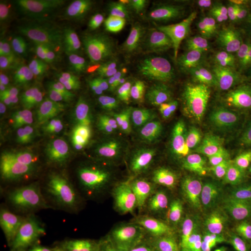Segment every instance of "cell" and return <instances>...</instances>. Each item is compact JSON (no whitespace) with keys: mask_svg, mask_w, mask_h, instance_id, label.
Listing matches in <instances>:
<instances>
[{"mask_svg":"<svg viewBox=\"0 0 251 251\" xmlns=\"http://www.w3.org/2000/svg\"><path fill=\"white\" fill-rule=\"evenodd\" d=\"M163 80L171 106L187 129L208 125L231 105L227 82L207 66L175 67L165 74Z\"/></svg>","mask_w":251,"mask_h":251,"instance_id":"6da1fadb","label":"cell"},{"mask_svg":"<svg viewBox=\"0 0 251 251\" xmlns=\"http://www.w3.org/2000/svg\"><path fill=\"white\" fill-rule=\"evenodd\" d=\"M36 63L69 87L84 88L110 97L125 94V61L105 51L56 47L36 54Z\"/></svg>","mask_w":251,"mask_h":251,"instance_id":"7a4b0ae2","label":"cell"},{"mask_svg":"<svg viewBox=\"0 0 251 251\" xmlns=\"http://www.w3.org/2000/svg\"><path fill=\"white\" fill-rule=\"evenodd\" d=\"M129 4L126 0H34L30 7L48 30L71 37L106 25Z\"/></svg>","mask_w":251,"mask_h":251,"instance_id":"3957f363","label":"cell"},{"mask_svg":"<svg viewBox=\"0 0 251 251\" xmlns=\"http://www.w3.org/2000/svg\"><path fill=\"white\" fill-rule=\"evenodd\" d=\"M131 209L108 203L98 197L88 199L74 220V239L76 247L89 249L93 244L130 220Z\"/></svg>","mask_w":251,"mask_h":251,"instance_id":"277c9868","label":"cell"},{"mask_svg":"<svg viewBox=\"0 0 251 251\" xmlns=\"http://www.w3.org/2000/svg\"><path fill=\"white\" fill-rule=\"evenodd\" d=\"M187 9V4L181 0L147 1L132 16L129 34L143 40H162L181 22Z\"/></svg>","mask_w":251,"mask_h":251,"instance_id":"5b68a950","label":"cell"},{"mask_svg":"<svg viewBox=\"0 0 251 251\" xmlns=\"http://www.w3.org/2000/svg\"><path fill=\"white\" fill-rule=\"evenodd\" d=\"M125 94L135 110L155 108L163 94V84L150 61L142 54L125 61Z\"/></svg>","mask_w":251,"mask_h":251,"instance_id":"8992f818","label":"cell"},{"mask_svg":"<svg viewBox=\"0 0 251 251\" xmlns=\"http://www.w3.org/2000/svg\"><path fill=\"white\" fill-rule=\"evenodd\" d=\"M148 231L156 250L180 251L184 245L179 207L166 193H160L155 199L148 219Z\"/></svg>","mask_w":251,"mask_h":251,"instance_id":"52a82bcc","label":"cell"},{"mask_svg":"<svg viewBox=\"0 0 251 251\" xmlns=\"http://www.w3.org/2000/svg\"><path fill=\"white\" fill-rule=\"evenodd\" d=\"M68 153L57 132L39 129L30 137L25 155L32 171L49 173L57 170L66 159Z\"/></svg>","mask_w":251,"mask_h":251,"instance_id":"ba28073f","label":"cell"},{"mask_svg":"<svg viewBox=\"0 0 251 251\" xmlns=\"http://www.w3.org/2000/svg\"><path fill=\"white\" fill-rule=\"evenodd\" d=\"M137 125L143 142L154 149H163L174 143L177 130L171 118L156 108L136 110Z\"/></svg>","mask_w":251,"mask_h":251,"instance_id":"9c48e42d","label":"cell"},{"mask_svg":"<svg viewBox=\"0 0 251 251\" xmlns=\"http://www.w3.org/2000/svg\"><path fill=\"white\" fill-rule=\"evenodd\" d=\"M66 245V231L63 223L50 218L28 225L23 234L25 251H54Z\"/></svg>","mask_w":251,"mask_h":251,"instance_id":"30bf717a","label":"cell"},{"mask_svg":"<svg viewBox=\"0 0 251 251\" xmlns=\"http://www.w3.org/2000/svg\"><path fill=\"white\" fill-rule=\"evenodd\" d=\"M251 48V38L219 31L208 42V52L212 62L233 66L241 63Z\"/></svg>","mask_w":251,"mask_h":251,"instance_id":"8fae6325","label":"cell"},{"mask_svg":"<svg viewBox=\"0 0 251 251\" xmlns=\"http://www.w3.org/2000/svg\"><path fill=\"white\" fill-rule=\"evenodd\" d=\"M97 127L80 117L63 119L56 132L68 152L83 153L91 148L97 140Z\"/></svg>","mask_w":251,"mask_h":251,"instance_id":"7c38bea8","label":"cell"},{"mask_svg":"<svg viewBox=\"0 0 251 251\" xmlns=\"http://www.w3.org/2000/svg\"><path fill=\"white\" fill-rule=\"evenodd\" d=\"M196 202L202 214L212 221L224 222L238 214L237 199L225 194L201 191L196 197Z\"/></svg>","mask_w":251,"mask_h":251,"instance_id":"4fadbf2b","label":"cell"},{"mask_svg":"<svg viewBox=\"0 0 251 251\" xmlns=\"http://www.w3.org/2000/svg\"><path fill=\"white\" fill-rule=\"evenodd\" d=\"M80 181L77 172L69 171L55 177L46 185L41 195V201L46 213L50 218L53 217L57 208L63 204Z\"/></svg>","mask_w":251,"mask_h":251,"instance_id":"5bb4252c","label":"cell"},{"mask_svg":"<svg viewBox=\"0 0 251 251\" xmlns=\"http://www.w3.org/2000/svg\"><path fill=\"white\" fill-rule=\"evenodd\" d=\"M22 90L27 103L32 107L47 112L53 109V86L43 73L28 74L23 81Z\"/></svg>","mask_w":251,"mask_h":251,"instance_id":"9a60e30c","label":"cell"},{"mask_svg":"<svg viewBox=\"0 0 251 251\" xmlns=\"http://www.w3.org/2000/svg\"><path fill=\"white\" fill-rule=\"evenodd\" d=\"M37 118L30 107L17 111L0 113V137L2 141H11L30 132L38 130ZM33 135L32 132H30ZM35 134V133H34Z\"/></svg>","mask_w":251,"mask_h":251,"instance_id":"2e32d148","label":"cell"},{"mask_svg":"<svg viewBox=\"0 0 251 251\" xmlns=\"http://www.w3.org/2000/svg\"><path fill=\"white\" fill-rule=\"evenodd\" d=\"M219 31L251 38V10L238 2L225 4L217 11Z\"/></svg>","mask_w":251,"mask_h":251,"instance_id":"e0dca14e","label":"cell"},{"mask_svg":"<svg viewBox=\"0 0 251 251\" xmlns=\"http://www.w3.org/2000/svg\"><path fill=\"white\" fill-rule=\"evenodd\" d=\"M96 174L112 179L113 181L117 182V184L144 199H146L150 194V189L142 182L136 180L130 175V173L117 161L113 163H100L96 168Z\"/></svg>","mask_w":251,"mask_h":251,"instance_id":"ac0fdd59","label":"cell"},{"mask_svg":"<svg viewBox=\"0 0 251 251\" xmlns=\"http://www.w3.org/2000/svg\"><path fill=\"white\" fill-rule=\"evenodd\" d=\"M96 192L97 197L108 203L123 205V204H140L145 199L135 195L130 191L117 184L112 179L96 174Z\"/></svg>","mask_w":251,"mask_h":251,"instance_id":"d6986e66","label":"cell"},{"mask_svg":"<svg viewBox=\"0 0 251 251\" xmlns=\"http://www.w3.org/2000/svg\"><path fill=\"white\" fill-rule=\"evenodd\" d=\"M208 33L205 28L192 27L179 38L177 45V54L181 61H189L198 56L208 44Z\"/></svg>","mask_w":251,"mask_h":251,"instance_id":"ffe728a7","label":"cell"},{"mask_svg":"<svg viewBox=\"0 0 251 251\" xmlns=\"http://www.w3.org/2000/svg\"><path fill=\"white\" fill-rule=\"evenodd\" d=\"M29 107L22 87L12 79H2L0 83V113L17 111Z\"/></svg>","mask_w":251,"mask_h":251,"instance_id":"44dd1931","label":"cell"},{"mask_svg":"<svg viewBox=\"0 0 251 251\" xmlns=\"http://www.w3.org/2000/svg\"><path fill=\"white\" fill-rule=\"evenodd\" d=\"M234 122L231 119L208 124L201 127L193 145L226 140L234 136Z\"/></svg>","mask_w":251,"mask_h":251,"instance_id":"7402d4cb","label":"cell"},{"mask_svg":"<svg viewBox=\"0 0 251 251\" xmlns=\"http://www.w3.org/2000/svg\"><path fill=\"white\" fill-rule=\"evenodd\" d=\"M19 17L14 9L7 5L0 6V41L1 45L11 44L19 36Z\"/></svg>","mask_w":251,"mask_h":251,"instance_id":"603a6c76","label":"cell"},{"mask_svg":"<svg viewBox=\"0 0 251 251\" xmlns=\"http://www.w3.org/2000/svg\"><path fill=\"white\" fill-rule=\"evenodd\" d=\"M116 161L123 166L136 180H153L158 179L162 174V168H154L136 162L126 156L123 152L115 150Z\"/></svg>","mask_w":251,"mask_h":251,"instance_id":"cb8c5ba5","label":"cell"},{"mask_svg":"<svg viewBox=\"0 0 251 251\" xmlns=\"http://www.w3.org/2000/svg\"><path fill=\"white\" fill-rule=\"evenodd\" d=\"M70 88V102L76 116L94 126L90 90L84 88ZM96 127V126H95Z\"/></svg>","mask_w":251,"mask_h":251,"instance_id":"d4e9b609","label":"cell"},{"mask_svg":"<svg viewBox=\"0 0 251 251\" xmlns=\"http://www.w3.org/2000/svg\"><path fill=\"white\" fill-rule=\"evenodd\" d=\"M116 150L123 152L129 158L141 164L154 168H162L161 162L159 160L157 154L152 152L149 147L145 145L124 144L116 148Z\"/></svg>","mask_w":251,"mask_h":251,"instance_id":"484cf974","label":"cell"},{"mask_svg":"<svg viewBox=\"0 0 251 251\" xmlns=\"http://www.w3.org/2000/svg\"><path fill=\"white\" fill-rule=\"evenodd\" d=\"M0 198L1 203L16 212L31 209L37 203L36 192H2Z\"/></svg>","mask_w":251,"mask_h":251,"instance_id":"4316f807","label":"cell"},{"mask_svg":"<svg viewBox=\"0 0 251 251\" xmlns=\"http://www.w3.org/2000/svg\"><path fill=\"white\" fill-rule=\"evenodd\" d=\"M90 94L94 126L97 128L107 126L112 122L114 117L113 106L109 102V99L94 90H90Z\"/></svg>","mask_w":251,"mask_h":251,"instance_id":"83f0119b","label":"cell"},{"mask_svg":"<svg viewBox=\"0 0 251 251\" xmlns=\"http://www.w3.org/2000/svg\"><path fill=\"white\" fill-rule=\"evenodd\" d=\"M87 200V186L80 181L74 188L69 197L63 201V204L57 208L52 218L60 220L63 216L74 211H78V209L85 204Z\"/></svg>","mask_w":251,"mask_h":251,"instance_id":"f1b7e54d","label":"cell"},{"mask_svg":"<svg viewBox=\"0 0 251 251\" xmlns=\"http://www.w3.org/2000/svg\"><path fill=\"white\" fill-rule=\"evenodd\" d=\"M176 167L182 181L189 188L196 191H201L206 187V181L198 174V171L194 167L189 156L178 160Z\"/></svg>","mask_w":251,"mask_h":251,"instance_id":"f546056e","label":"cell"},{"mask_svg":"<svg viewBox=\"0 0 251 251\" xmlns=\"http://www.w3.org/2000/svg\"><path fill=\"white\" fill-rule=\"evenodd\" d=\"M189 158L198 171V174L206 183L213 180H218L219 172L217 170L215 159L213 157L198 153L190 155Z\"/></svg>","mask_w":251,"mask_h":251,"instance_id":"4dcf8cb0","label":"cell"},{"mask_svg":"<svg viewBox=\"0 0 251 251\" xmlns=\"http://www.w3.org/2000/svg\"><path fill=\"white\" fill-rule=\"evenodd\" d=\"M39 179L34 173H18L8 184L0 187L2 192H36Z\"/></svg>","mask_w":251,"mask_h":251,"instance_id":"1f68e13d","label":"cell"},{"mask_svg":"<svg viewBox=\"0 0 251 251\" xmlns=\"http://www.w3.org/2000/svg\"><path fill=\"white\" fill-rule=\"evenodd\" d=\"M232 181L236 199L251 206V166L237 174Z\"/></svg>","mask_w":251,"mask_h":251,"instance_id":"d6a6232c","label":"cell"},{"mask_svg":"<svg viewBox=\"0 0 251 251\" xmlns=\"http://www.w3.org/2000/svg\"><path fill=\"white\" fill-rule=\"evenodd\" d=\"M197 238L211 245L219 251H236L232 240L225 233L214 230H204L198 233Z\"/></svg>","mask_w":251,"mask_h":251,"instance_id":"836d02e7","label":"cell"},{"mask_svg":"<svg viewBox=\"0 0 251 251\" xmlns=\"http://www.w3.org/2000/svg\"><path fill=\"white\" fill-rule=\"evenodd\" d=\"M87 251H126L125 243L119 237L107 236L93 244Z\"/></svg>","mask_w":251,"mask_h":251,"instance_id":"e575fe53","label":"cell"},{"mask_svg":"<svg viewBox=\"0 0 251 251\" xmlns=\"http://www.w3.org/2000/svg\"><path fill=\"white\" fill-rule=\"evenodd\" d=\"M0 168L18 174V155L12 149L3 144L0 148Z\"/></svg>","mask_w":251,"mask_h":251,"instance_id":"d590c367","label":"cell"},{"mask_svg":"<svg viewBox=\"0 0 251 251\" xmlns=\"http://www.w3.org/2000/svg\"><path fill=\"white\" fill-rule=\"evenodd\" d=\"M12 222V210L9 206L1 203L0 205V225L1 228H8Z\"/></svg>","mask_w":251,"mask_h":251,"instance_id":"8d00e7d4","label":"cell"},{"mask_svg":"<svg viewBox=\"0 0 251 251\" xmlns=\"http://www.w3.org/2000/svg\"><path fill=\"white\" fill-rule=\"evenodd\" d=\"M16 175H17L16 173H13V172L8 171V170L0 168V187L8 184L9 182H10L12 179L15 178Z\"/></svg>","mask_w":251,"mask_h":251,"instance_id":"74e56055","label":"cell"},{"mask_svg":"<svg viewBox=\"0 0 251 251\" xmlns=\"http://www.w3.org/2000/svg\"><path fill=\"white\" fill-rule=\"evenodd\" d=\"M196 251H219L214 247H212L211 245L207 244V243L197 238V242H196Z\"/></svg>","mask_w":251,"mask_h":251,"instance_id":"f35d334b","label":"cell"},{"mask_svg":"<svg viewBox=\"0 0 251 251\" xmlns=\"http://www.w3.org/2000/svg\"><path fill=\"white\" fill-rule=\"evenodd\" d=\"M244 98L246 100V101L251 106V83L247 86L245 91H244Z\"/></svg>","mask_w":251,"mask_h":251,"instance_id":"ab89813d","label":"cell"},{"mask_svg":"<svg viewBox=\"0 0 251 251\" xmlns=\"http://www.w3.org/2000/svg\"><path fill=\"white\" fill-rule=\"evenodd\" d=\"M242 251H251V225L250 233H249L248 238H247V240H246V243H245V246H244V249H243Z\"/></svg>","mask_w":251,"mask_h":251,"instance_id":"60d3db41","label":"cell"},{"mask_svg":"<svg viewBox=\"0 0 251 251\" xmlns=\"http://www.w3.org/2000/svg\"><path fill=\"white\" fill-rule=\"evenodd\" d=\"M238 3L244 8L251 10V0H241V1H238Z\"/></svg>","mask_w":251,"mask_h":251,"instance_id":"b9f144b4","label":"cell"},{"mask_svg":"<svg viewBox=\"0 0 251 251\" xmlns=\"http://www.w3.org/2000/svg\"><path fill=\"white\" fill-rule=\"evenodd\" d=\"M152 251H162V250H156V249H153Z\"/></svg>","mask_w":251,"mask_h":251,"instance_id":"7bdbcfd3","label":"cell"}]
</instances>
